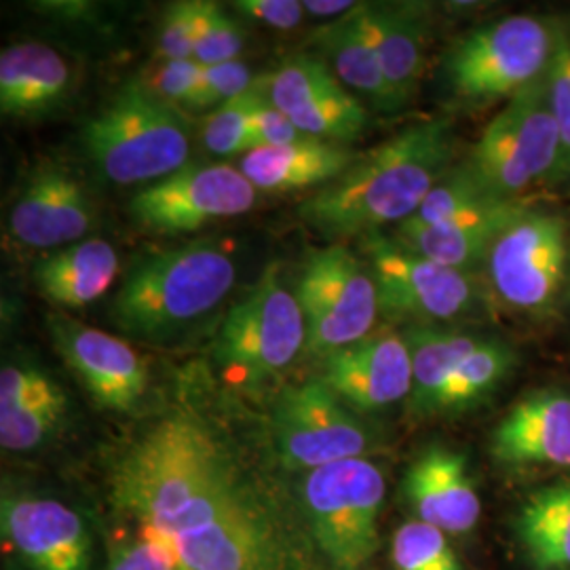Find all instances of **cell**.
<instances>
[{
  "mask_svg": "<svg viewBox=\"0 0 570 570\" xmlns=\"http://www.w3.org/2000/svg\"><path fill=\"white\" fill-rule=\"evenodd\" d=\"M108 505L167 546L183 570H327L292 484L256 469L225 425L178 402L106 473Z\"/></svg>",
  "mask_w": 570,
  "mask_h": 570,
  "instance_id": "cell-1",
  "label": "cell"
},
{
  "mask_svg": "<svg viewBox=\"0 0 570 570\" xmlns=\"http://www.w3.org/2000/svg\"><path fill=\"white\" fill-rule=\"evenodd\" d=\"M452 157L450 119L412 122L357 155L336 180L298 205V216L326 239H362L385 226H400L449 174Z\"/></svg>",
  "mask_w": 570,
  "mask_h": 570,
  "instance_id": "cell-2",
  "label": "cell"
},
{
  "mask_svg": "<svg viewBox=\"0 0 570 570\" xmlns=\"http://www.w3.org/2000/svg\"><path fill=\"white\" fill-rule=\"evenodd\" d=\"M235 279L233 258L212 242L157 249L131 261L108 317L127 338L164 343L220 305Z\"/></svg>",
  "mask_w": 570,
  "mask_h": 570,
  "instance_id": "cell-3",
  "label": "cell"
},
{
  "mask_svg": "<svg viewBox=\"0 0 570 570\" xmlns=\"http://www.w3.org/2000/svg\"><path fill=\"white\" fill-rule=\"evenodd\" d=\"M82 146L108 183H159L190 164V125L183 110L127 82L85 122Z\"/></svg>",
  "mask_w": 570,
  "mask_h": 570,
  "instance_id": "cell-4",
  "label": "cell"
},
{
  "mask_svg": "<svg viewBox=\"0 0 570 570\" xmlns=\"http://www.w3.org/2000/svg\"><path fill=\"white\" fill-rule=\"evenodd\" d=\"M306 532L327 570H367L379 546V518L387 494L383 468L348 459L292 478Z\"/></svg>",
  "mask_w": 570,
  "mask_h": 570,
  "instance_id": "cell-5",
  "label": "cell"
},
{
  "mask_svg": "<svg viewBox=\"0 0 570 570\" xmlns=\"http://www.w3.org/2000/svg\"><path fill=\"white\" fill-rule=\"evenodd\" d=\"M305 317L271 266L247 296L228 311L214 341V364L226 383L258 391L277 379L305 351Z\"/></svg>",
  "mask_w": 570,
  "mask_h": 570,
  "instance_id": "cell-6",
  "label": "cell"
},
{
  "mask_svg": "<svg viewBox=\"0 0 570 570\" xmlns=\"http://www.w3.org/2000/svg\"><path fill=\"white\" fill-rule=\"evenodd\" d=\"M266 431L277 463L292 473L364 459L381 446L379 428L317 376L277 393Z\"/></svg>",
  "mask_w": 570,
  "mask_h": 570,
  "instance_id": "cell-7",
  "label": "cell"
},
{
  "mask_svg": "<svg viewBox=\"0 0 570 570\" xmlns=\"http://www.w3.org/2000/svg\"><path fill=\"white\" fill-rule=\"evenodd\" d=\"M558 32L532 16H511L471 30L450 49L444 81L461 102L511 100L550 68Z\"/></svg>",
  "mask_w": 570,
  "mask_h": 570,
  "instance_id": "cell-8",
  "label": "cell"
},
{
  "mask_svg": "<svg viewBox=\"0 0 570 570\" xmlns=\"http://www.w3.org/2000/svg\"><path fill=\"white\" fill-rule=\"evenodd\" d=\"M558 164L560 140L546 72L494 115L465 165L490 195L520 202L532 184L556 178Z\"/></svg>",
  "mask_w": 570,
  "mask_h": 570,
  "instance_id": "cell-9",
  "label": "cell"
},
{
  "mask_svg": "<svg viewBox=\"0 0 570 570\" xmlns=\"http://www.w3.org/2000/svg\"><path fill=\"white\" fill-rule=\"evenodd\" d=\"M294 296L305 317V353L320 360L370 336L381 313L366 263L345 245L308 252Z\"/></svg>",
  "mask_w": 570,
  "mask_h": 570,
  "instance_id": "cell-10",
  "label": "cell"
},
{
  "mask_svg": "<svg viewBox=\"0 0 570 570\" xmlns=\"http://www.w3.org/2000/svg\"><path fill=\"white\" fill-rule=\"evenodd\" d=\"M362 252L381 313L391 320L429 326L461 317L475 303V285L468 271L429 261L393 235L370 233L362 237Z\"/></svg>",
  "mask_w": 570,
  "mask_h": 570,
  "instance_id": "cell-11",
  "label": "cell"
},
{
  "mask_svg": "<svg viewBox=\"0 0 570 570\" xmlns=\"http://www.w3.org/2000/svg\"><path fill=\"white\" fill-rule=\"evenodd\" d=\"M258 190L239 167L188 164L159 183L142 186L127 205L129 218L146 233L183 235L247 214Z\"/></svg>",
  "mask_w": 570,
  "mask_h": 570,
  "instance_id": "cell-12",
  "label": "cell"
},
{
  "mask_svg": "<svg viewBox=\"0 0 570 570\" xmlns=\"http://www.w3.org/2000/svg\"><path fill=\"white\" fill-rule=\"evenodd\" d=\"M0 534L13 570H91L94 537L81 511L7 478L0 494Z\"/></svg>",
  "mask_w": 570,
  "mask_h": 570,
  "instance_id": "cell-13",
  "label": "cell"
},
{
  "mask_svg": "<svg viewBox=\"0 0 570 570\" xmlns=\"http://www.w3.org/2000/svg\"><path fill=\"white\" fill-rule=\"evenodd\" d=\"M490 284L511 308L546 313L567 279L569 242L564 218L527 209L492 245Z\"/></svg>",
  "mask_w": 570,
  "mask_h": 570,
  "instance_id": "cell-14",
  "label": "cell"
},
{
  "mask_svg": "<svg viewBox=\"0 0 570 570\" xmlns=\"http://www.w3.org/2000/svg\"><path fill=\"white\" fill-rule=\"evenodd\" d=\"M49 332L61 360L98 406L117 414L140 407L150 387V370L125 338L66 315H53Z\"/></svg>",
  "mask_w": 570,
  "mask_h": 570,
  "instance_id": "cell-15",
  "label": "cell"
},
{
  "mask_svg": "<svg viewBox=\"0 0 570 570\" xmlns=\"http://www.w3.org/2000/svg\"><path fill=\"white\" fill-rule=\"evenodd\" d=\"M266 94L273 106L315 140L348 146L362 138L370 115L366 104L351 94L326 61L296 56L266 77Z\"/></svg>",
  "mask_w": 570,
  "mask_h": 570,
  "instance_id": "cell-16",
  "label": "cell"
},
{
  "mask_svg": "<svg viewBox=\"0 0 570 570\" xmlns=\"http://www.w3.org/2000/svg\"><path fill=\"white\" fill-rule=\"evenodd\" d=\"M317 379L360 414H374L412 391V357L406 336L372 332L320 360Z\"/></svg>",
  "mask_w": 570,
  "mask_h": 570,
  "instance_id": "cell-17",
  "label": "cell"
},
{
  "mask_svg": "<svg viewBox=\"0 0 570 570\" xmlns=\"http://www.w3.org/2000/svg\"><path fill=\"white\" fill-rule=\"evenodd\" d=\"M96 209L82 184L60 165H39L11 207V235L28 247L60 249L87 239Z\"/></svg>",
  "mask_w": 570,
  "mask_h": 570,
  "instance_id": "cell-18",
  "label": "cell"
},
{
  "mask_svg": "<svg viewBox=\"0 0 570 570\" xmlns=\"http://www.w3.org/2000/svg\"><path fill=\"white\" fill-rule=\"evenodd\" d=\"M492 459L508 469L570 468V395L541 389L508 410L490 438Z\"/></svg>",
  "mask_w": 570,
  "mask_h": 570,
  "instance_id": "cell-19",
  "label": "cell"
},
{
  "mask_svg": "<svg viewBox=\"0 0 570 570\" xmlns=\"http://www.w3.org/2000/svg\"><path fill=\"white\" fill-rule=\"evenodd\" d=\"M402 494L407 510L421 522L446 534H465L475 529L482 503L469 475L468 459L433 444L423 450L407 468Z\"/></svg>",
  "mask_w": 570,
  "mask_h": 570,
  "instance_id": "cell-20",
  "label": "cell"
},
{
  "mask_svg": "<svg viewBox=\"0 0 570 570\" xmlns=\"http://www.w3.org/2000/svg\"><path fill=\"white\" fill-rule=\"evenodd\" d=\"M524 212L527 204L522 199H497L444 225L423 230H395L393 239L429 261L469 271L484 258L489 261L490 249L499 235Z\"/></svg>",
  "mask_w": 570,
  "mask_h": 570,
  "instance_id": "cell-21",
  "label": "cell"
},
{
  "mask_svg": "<svg viewBox=\"0 0 570 570\" xmlns=\"http://www.w3.org/2000/svg\"><path fill=\"white\" fill-rule=\"evenodd\" d=\"M70 63L42 42H18L0 53V110L4 117H41L72 87Z\"/></svg>",
  "mask_w": 570,
  "mask_h": 570,
  "instance_id": "cell-22",
  "label": "cell"
},
{
  "mask_svg": "<svg viewBox=\"0 0 570 570\" xmlns=\"http://www.w3.org/2000/svg\"><path fill=\"white\" fill-rule=\"evenodd\" d=\"M121 261L115 245L87 237L42 256L32 279L42 298L60 308H82L100 301L117 282Z\"/></svg>",
  "mask_w": 570,
  "mask_h": 570,
  "instance_id": "cell-23",
  "label": "cell"
},
{
  "mask_svg": "<svg viewBox=\"0 0 570 570\" xmlns=\"http://www.w3.org/2000/svg\"><path fill=\"white\" fill-rule=\"evenodd\" d=\"M360 153L345 144L308 138L287 146L254 148L239 159L245 178L266 193L322 188L336 180Z\"/></svg>",
  "mask_w": 570,
  "mask_h": 570,
  "instance_id": "cell-24",
  "label": "cell"
},
{
  "mask_svg": "<svg viewBox=\"0 0 570 570\" xmlns=\"http://www.w3.org/2000/svg\"><path fill=\"white\" fill-rule=\"evenodd\" d=\"M313 45L322 51L332 72L346 89L355 91L370 106L395 112L400 110L389 89L379 51L367 30L364 4L346 13L341 20L330 21L313 35Z\"/></svg>",
  "mask_w": 570,
  "mask_h": 570,
  "instance_id": "cell-25",
  "label": "cell"
},
{
  "mask_svg": "<svg viewBox=\"0 0 570 570\" xmlns=\"http://www.w3.org/2000/svg\"><path fill=\"white\" fill-rule=\"evenodd\" d=\"M389 89L397 108L406 106L425 70V18L416 4H364Z\"/></svg>",
  "mask_w": 570,
  "mask_h": 570,
  "instance_id": "cell-26",
  "label": "cell"
},
{
  "mask_svg": "<svg viewBox=\"0 0 570 570\" xmlns=\"http://www.w3.org/2000/svg\"><path fill=\"white\" fill-rule=\"evenodd\" d=\"M404 336L412 357L407 412L414 419H429L431 407L446 387L452 372L478 348L484 336L429 326L410 327Z\"/></svg>",
  "mask_w": 570,
  "mask_h": 570,
  "instance_id": "cell-27",
  "label": "cell"
},
{
  "mask_svg": "<svg viewBox=\"0 0 570 570\" xmlns=\"http://www.w3.org/2000/svg\"><path fill=\"white\" fill-rule=\"evenodd\" d=\"M515 534L534 570H570V480L534 490L515 518Z\"/></svg>",
  "mask_w": 570,
  "mask_h": 570,
  "instance_id": "cell-28",
  "label": "cell"
},
{
  "mask_svg": "<svg viewBox=\"0 0 570 570\" xmlns=\"http://www.w3.org/2000/svg\"><path fill=\"white\" fill-rule=\"evenodd\" d=\"M515 364L518 357L508 343L484 336L478 348L452 372L446 387L431 407L429 419L454 416L480 406L510 379Z\"/></svg>",
  "mask_w": 570,
  "mask_h": 570,
  "instance_id": "cell-29",
  "label": "cell"
},
{
  "mask_svg": "<svg viewBox=\"0 0 570 570\" xmlns=\"http://www.w3.org/2000/svg\"><path fill=\"white\" fill-rule=\"evenodd\" d=\"M497 199L499 197L490 195L489 190L475 180L468 165H463L450 169L440 184L429 193L419 212L410 216L406 223L395 226V230H423L431 226L444 225Z\"/></svg>",
  "mask_w": 570,
  "mask_h": 570,
  "instance_id": "cell-30",
  "label": "cell"
},
{
  "mask_svg": "<svg viewBox=\"0 0 570 570\" xmlns=\"http://www.w3.org/2000/svg\"><path fill=\"white\" fill-rule=\"evenodd\" d=\"M265 79L256 82L239 98L212 110L204 122L205 148L216 157H244L256 148L254 140V112L265 96Z\"/></svg>",
  "mask_w": 570,
  "mask_h": 570,
  "instance_id": "cell-31",
  "label": "cell"
},
{
  "mask_svg": "<svg viewBox=\"0 0 570 570\" xmlns=\"http://www.w3.org/2000/svg\"><path fill=\"white\" fill-rule=\"evenodd\" d=\"M68 410V395L60 393L35 406L0 412V446L13 454H28L49 446L66 425Z\"/></svg>",
  "mask_w": 570,
  "mask_h": 570,
  "instance_id": "cell-32",
  "label": "cell"
},
{
  "mask_svg": "<svg viewBox=\"0 0 570 570\" xmlns=\"http://www.w3.org/2000/svg\"><path fill=\"white\" fill-rule=\"evenodd\" d=\"M391 560L397 570H463L446 541V532L421 520L395 530Z\"/></svg>",
  "mask_w": 570,
  "mask_h": 570,
  "instance_id": "cell-33",
  "label": "cell"
},
{
  "mask_svg": "<svg viewBox=\"0 0 570 570\" xmlns=\"http://www.w3.org/2000/svg\"><path fill=\"white\" fill-rule=\"evenodd\" d=\"M242 49L244 35L239 23L218 2L197 0L195 61H199L202 66H216L239 60Z\"/></svg>",
  "mask_w": 570,
  "mask_h": 570,
  "instance_id": "cell-34",
  "label": "cell"
},
{
  "mask_svg": "<svg viewBox=\"0 0 570 570\" xmlns=\"http://www.w3.org/2000/svg\"><path fill=\"white\" fill-rule=\"evenodd\" d=\"M60 393V383L32 360H9L0 370V412L41 404Z\"/></svg>",
  "mask_w": 570,
  "mask_h": 570,
  "instance_id": "cell-35",
  "label": "cell"
},
{
  "mask_svg": "<svg viewBox=\"0 0 570 570\" xmlns=\"http://www.w3.org/2000/svg\"><path fill=\"white\" fill-rule=\"evenodd\" d=\"M204 66L195 60H155L144 72L142 85L159 100L174 108L195 110L202 89Z\"/></svg>",
  "mask_w": 570,
  "mask_h": 570,
  "instance_id": "cell-36",
  "label": "cell"
},
{
  "mask_svg": "<svg viewBox=\"0 0 570 570\" xmlns=\"http://www.w3.org/2000/svg\"><path fill=\"white\" fill-rule=\"evenodd\" d=\"M548 89L551 115L560 140V164L556 178L570 180V39L562 30H558L556 51L548 68Z\"/></svg>",
  "mask_w": 570,
  "mask_h": 570,
  "instance_id": "cell-37",
  "label": "cell"
},
{
  "mask_svg": "<svg viewBox=\"0 0 570 570\" xmlns=\"http://www.w3.org/2000/svg\"><path fill=\"white\" fill-rule=\"evenodd\" d=\"M195 39H197V0L171 2L165 11L157 56L159 60H195Z\"/></svg>",
  "mask_w": 570,
  "mask_h": 570,
  "instance_id": "cell-38",
  "label": "cell"
},
{
  "mask_svg": "<svg viewBox=\"0 0 570 570\" xmlns=\"http://www.w3.org/2000/svg\"><path fill=\"white\" fill-rule=\"evenodd\" d=\"M106 570H183L171 550L161 541L131 530L110 550Z\"/></svg>",
  "mask_w": 570,
  "mask_h": 570,
  "instance_id": "cell-39",
  "label": "cell"
},
{
  "mask_svg": "<svg viewBox=\"0 0 570 570\" xmlns=\"http://www.w3.org/2000/svg\"><path fill=\"white\" fill-rule=\"evenodd\" d=\"M254 82L256 79L252 70L242 60L204 66V79L195 110H216L223 104L239 98Z\"/></svg>",
  "mask_w": 570,
  "mask_h": 570,
  "instance_id": "cell-40",
  "label": "cell"
},
{
  "mask_svg": "<svg viewBox=\"0 0 570 570\" xmlns=\"http://www.w3.org/2000/svg\"><path fill=\"white\" fill-rule=\"evenodd\" d=\"M254 140H256V148H263V146L303 142L308 140V136L303 134L277 106H273L265 89V96L261 98L254 112Z\"/></svg>",
  "mask_w": 570,
  "mask_h": 570,
  "instance_id": "cell-41",
  "label": "cell"
},
{
  "mask_svg": "<svg viewBox=\"0 0 570 570\" xmlns=\"http://www.w3.org/2000/svg\"><path fill=\"white\" fill-rule=\"evenodd\" d=\"M233 7L252 20L277 30L296 28L305 16V4L298 0H239L233 2Z\"/></svg>",
  "mask_w": 570,
  "mask_h": 570,
  "instance_id": "cell-42",
  "label": "cell"
},
{
  "mask_svg": "<svg viewBox=\"0 0 570 570\" xmlns=\"http://www.w3.org/2000/svg\"><path fill=\"white\" fill-rule=\"evenodd\" d=\"M305 4L306 13L311 16H317V18H332L334 20H341L345 18L346 13H351L357 2H348V0H306Z\"/></svg>",
  "mask_w": 570,
  "mask_h": 570,
  "instance_id": "cell-43",
  "label": "cell"
}]
</instances>
